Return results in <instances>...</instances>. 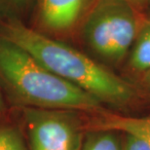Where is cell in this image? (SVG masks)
Listing matches in <instances>:
<instances>
[{"label": "cell", "instance_id": "11", "mask_svg": "<svg viewBox=\"0 0 150 150\" xmlns=\"http://www.w3.org/2000/svg\"><path fill=\"white\" fill-rule=\"evenodd\" d=\"M123 134V150H150V142L131 134Z\"/></svg>", "mask_w": 150, "mask_h": 150}, {"label": "cell", "instance_id": "8", "mask_svg": "<svg viewBox=\"0 0 150 150\" xmlns=\"http://www.w3.org/2000/svg\"><path fill=\"white\" fill-rule=\"evenodd\" d=\"M82 150H123V136L110 130H89Z\"/></svg>", "mask_w": 150, "mask_h": 150}, {"label": "cell", "instance_id": "5", "mask_svg": "<svg viewBox=\"0 0 150 150\" xmlns=\"http://www.w3.org/2000/svg\"><path fill=\"white\" fill-rule=\"evenodd\" d=\"M98 0H35L32 28L59 39L80 32Z\"/></svg>", "mask_w": 150, "mask_h": 150}, {"label": "cell", "instance_id": "9", "mask_svg": "<svg viewBox=\"0 0 150 150\" xmlns=\"http://www.w3.org/2000/svg\"><path fill=\"white\" fill-rule=\"evenodd\" d=\"M0 150H29L25 137L18 126L0 124Z\"/></svg>", "mask_w": 150, "mask_h": 150}, {"label": "cell", "instance_id": "2", "mask_svg": "<svg viewBox=\"0 0 150 150\" xmlns=\"http://www.w3.org/2000/svg\"><path fill=\"white\" fill-rule=\"evenodd\" d=\"M0 88L19 108L61 109L84 114L106 109L93 96L51 72L26 51L2 36Z\"/></svg>", "mask_w": 150, "mask_h": 150}, {"label": "cell", "instance_id": "1", "mask_svg": "<svg viewBox=\"0 0 150 150\" xmlns=\"http://www.w3.org/2000/svg\"><path fill=\"white\" fill-rule=\"evenodd\" d=\"M0 36L26 51L48 70L87 92L103 105L126 109L142 98V93L133 83L70 45L41 33L25 23L0 21Z\"/></svg>", "mask_w": 150, "mask_h": 150}, {"label": "cell", "instance_id": "10", "mask_svg": "<svg viewBox=\"0 0 150 150\" xmlns=\"http://www.w3.org/2000/svg\"><path fill=\"white\" fill-rule=\"evenodd\" d=\"M35 0H0V21H19L25 23L31 13Z\"/></svg>", "mask_w": 150, "mask_h": 150}, {"label": "cell", "instance_id": "3", "mask_svg": "<svg viewBox=\"0 0 150 150\" xmlns=\"http://www.w3.org/2000/svg\"><path fill=\"white\" fill-rule=\"evenodd\" d=\"M145 15L127 0H98L80 33L88 49L106 67L127 62Z\"/></svg>", "mask_w": 150, "mask_h": 150}, {"label": "cell", "instance_id": "13", "mask_svg": "<svg viewBox=\"0 0 150 150\" xmlns=\"http://www.w3.org/2000/svg\"><path fill=\"white\" fill-rule=\"evenodd\" d=\"M131 3V4H133L134 6H136L137 9H139V10L142 11V9L144 8V6L149 3V0H127Z\"/></svg>", "mask_w": 150, "mask_h": 150}, {"label": "cell", "instance_id": "7", "mask_svg": "<svg viewBox=\"0 0 150 150\" xmlns=\"http://www.w3.org/2000/svg\"><path fill=\"white\" fill-rule=\"evenodd\" d=\"M126 65L130 73L137 78L150 71V15L145 16Z\"/></svg>", "mask_w": 150, "mask_h": 150}, {"label": "cell", "instance_id": "6", "mask_svg": "<svg viewBox=\"0 0 150 150\" xmlns=\"http://www.w3.org/2000/svg\"><path fill=\"white\" fill-rule=\"evenodd\" d=\"M85 124L89 130H110L121 134H131L150 142V114L129 116L107 109L98 113L85 114Z\"/></svg>", "mask_w": 150, "mask_h": 150}, {"label": "cell", "instance_id": "14", "mask_svg": "<svg viewBox=\"0 0 150 150\" xmlns=\"http://www.w3.org/2000/svg\"><path fill=\"white\" fill-rule=\"evenodd\" d=\"M5 109V101H4V97H3V92L1 88H0V115L4 111Z\"/></svg>", "mask_w": 150, "mask_h": 150}, {"label": "cell", "instance_id": "15", "mask_svg": "<svg viewBox=\"0 0 150 150\" xmlns=\"http://www.w3.org/2000/svg\"><path fill=\"white\" fill-rule=\"evenodd\" d=\"M149 3H150V0H149Z\"/></svg>", "mask_w": 150, "mask_h": 150}, {"label": "cell", "instance_id": "4", "mask_svg": "<svg viewBox=\"0 0 150 150\" xmlns=\"http://www.w3.org/2000/svg\"><path fill=\"white\" fill-rule=\"evenodd\" d=\"M29 150H82L87 133L84 113L21 107Z\"/></svg>", "mask_w": 150, "mask_h": 150}, {"label": "cell", "instance_id": "12", "mask_svg": "<svg viewBox=\"0 0 150 150\" xmlns=\"http://www.w3.org/2000/svg\"><path fill=\"white\" fill-rule=\"evenodd\" d=\"M136 86L139 92L142 90L143 94L150 97V71L139 78V84Z\"/></svg>", "mask_w": 150, "mask_h": 150}]
</instances>
